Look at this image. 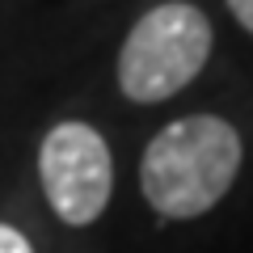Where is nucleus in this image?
I'll return each mask as SVG.
<instances>
[{
  "instance_id": "3",
  "label": "nucleus",
  "mask_w": 253,
  "mask_h": 253,
  "mask_svg": "<svg viewBox=\"0 0 253 253\" xmlns=\"http://www.w3.org/2000/svg\"><path fill=\"white\" fill-rule=\"evenodd\" d=\"M38 177L51 211L68 228H84L110 207L114 194V156L89 123H55L38 148Z\"/></svg>"
},
{
  "instance_id": "2",
  "label": "nucleus",
  "mask_w": 253,
  "mask_h": 253,
  "mask_svg": "<svg viewBox=\"0 0 253 253\" xmlns=\"http://www.w3.org/2000/svg\"><path fill=\"white\" fill-rule=\"evenodd\" d=\"M211 21L190 0H165L131 26L118 51V89L126 101L152 106L181 93L211 59Z\"/></svg>"
},
{
  "instance_id": "5",
  "label": "nucleus",
  "mask_w": 253,
  "mask_h": 253,
  "mask_svg": "<svg viewBox=\"0 0 253 253\" xmlns=\"http://www.w3.org/2000/svg\"><path fill=\"white\" fill-rule=\"evenodd\" d=\"M228 13L236 17V26L253 34V0H228Z\"/></svg>"
},
{
  "instance_id": "4",
  "label": "nucleus",
  "mask_w": 253,
  "mask_h": 253,
  "mask_svg": "<svg viewBox=\"0 0 253 253\" xmlns=\"http://www.w3.org/2000/svg\"><path fill=\"white\" fill-rule=\"evenodd\" d=\"M0 253H34V245H30L13 224H0Z\"/></svg>"
},
{
  "instance_id": "1",
  "label": "nucleus",
  "mask_w": 253,
  "mask_h": 253,
  "mask_svg": "<svg viewBox=\"0 0 253 253\" xmlns=\"http://www.w3.org/2000/svg\"><path fill=\"white\" fill-rule=\"evenodd\" d=\"M241 169V135L219 114L161 126L139 161V190L165 219H199L224 199Z\"/></svg>"
}]
</instances>
